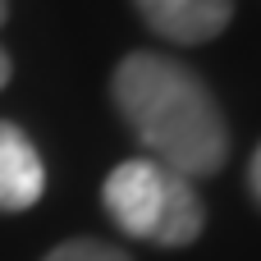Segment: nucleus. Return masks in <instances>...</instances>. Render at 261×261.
<instances>
[{"mask_svg": "<svg viewBox=\"0 0 261 261\" xmlns=\"http://www.w3.org/2000/svg\"><path fill=\"white\" fill-rule=\"evenodd\" d=\"M110 96L133 128V138L151 151L147 161L193 179H206L229 156V133L220 106L211 101L206 83L170 55L138 50L124 55L110 83Z\"/></svg>", "mask_w": 261, "mask_h": 261, "instance_id": "1", "label": "nucleus"}, {"mask_svg": "<svg viewBox=\"0 0 261 261\" xmlns=\"http://www.w3.org/2000/svg\"><path fill=\"white\" fill-rule=\"evenodd\" d=\"M101 202L124 234L151 239L161 248H184L206 225V211H202V197L193 193V184L147 156L115 165L101 188Z\"/></svg>", "mask_w": 261, "mask_h": 261, "instance_id": "2", "label": "nucleus"}, {"mask_svg": "<svg viewBox=\"0 0 261 261\" xmlns=\"http://www.w3.org/2000/svg\"><path fill=\"white\" fill-rule=\"evenodd\" d=\"M133 5L156 37L179 41V46L211 41L234 18V0H133Z\"/></svg>", "mask_w": 261, "mask_h": 261, "instance_id": "3", "label": "nucleus"}, {"mask_svg": "<svg viewBox=\"0 0 261 261\" xmlns=\"http://www.w3.org/2000/svg\"><path fill=\"white\" fill-rule=\"evenodd\" d=\"M46 188V170L28 133L9 119H0V211H28L37 206Z\"/></svg>", "mask_w": 261, "mask_h": 261, "instance_id": "4", "label": "nucleus"}, {"mask_svg": "<svg viewBox=\"0 0 261 261\" xmlns=\"http://www.w3.org/2000/svg\"><path fill=\"white\" fill-rule=\"evenodd\" d=\"M46 261H128L119 248H106V243H96V239H73V243H64V248H55Z\"/></svg>", "mask_w": 261, "mask_h": 261, "instance_id": "5", "label": "nucleus"}, {"mask_svg": "<svg viewBox=\"0 0 261 261\" xmlns=\"http://www.w3.org/2000/svg\"><path fill=\"white\" fill-rule=\"evenodd\" d=\"M248 184H252V193H257V202H261V147H257V156H252V170H248Z\"/></svg>", "mask_w": 261, "mask_h": 261, "instance_id": "6", "label": "nucleus"}, {"mask_svg": "<svg viewBox=\"0 0 261 261\" xmlns=\"http://www.w3.org/2000/svg\"><path fill=\"white\" fill-rule=\"evenodd\" d=\"M5 83H9V55L0 50V87H5Z\"/></svg>", "mask_w": 261, "mask_h": 261, "instance_id": "7", "label": "nucleus"}, {"mask_svg": "<svg viewBox=\"0 0 261 261\" xmlns=\"http://www.w3.org/2000/svg\"><path fill=\"white\" fill-rule=\"evenodd\" d=\"M5 18H9V0H0V23H5Z\"/></svg>", "mask_w": 261, "mask_h": 261, "instance_id": "8", "label": "nucleus"}]
</instances>
